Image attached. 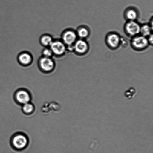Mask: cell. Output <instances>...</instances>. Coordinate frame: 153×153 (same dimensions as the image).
<instances>
[{"instance_id":"6da1fadb","label":"cell","mask_w":153,"mask_h":153,"mask_svg":"<svg viewBox=\"0 0 153 153\" xmlns=\"http://www.w3.org/2000/svg\"><path fill=\"white\" fill-rule=\"evenodd\" d=\"M29 140L26 135L19 133L13 135L11 140L12 147L15 150L22 151L27 147Z\"/></svg>"},{"instance_id":"7a4b0ae2","label":"cell","mask_w":153,"mask_h":153,"mask_svg":"<svg viewBox=\"0 0 153 153\" xmlns=\"http://www.w3.org/2000/svg\"><path fill=\"white\" fill-rule=\"evenodd\" d=\"M78 38L76 31L73 29H68L63 32L61 40L67 46V50L73 51V46Z\"/></svg>"},{"instance_id":"3957f363","label":"cell","mask_w":153,"mask_h":153,"mask_svg":"<svg viewBox=\"0 0 153 153\" xmlns=\"http://www.w3.org/2000/svg\"><path fill=\"white\" fill-rule=\"evenodd\" d=\"M39 68L43 73H49L55 69V64L52 58H47L42 56L38 62Z\"/></svg>"},{"instance_id":"277c9868","label":"cell","mask_w":153,"mask_h":153,"mask_svg":"<svg viewBox=\"0 0 153 153\" xmlns=\"http://www.w3.org/2000/svg\"><path fill=\"white\" fill-rule=\"evenodd\" d=\"M131 45L135 50L142 51L147 48L149 43L147 37L139 34L132 38Z\"/></svg>"},{"instance_id":"5b68a950","label":"cell","mask_w":153,"mask_h":153,"mask_svg":"<svg viewBox=\"0 0 153 153\" xmlns=\"http://www.w3.org/2000/svg\"><path fill=\"white\" fill-rule=\"evenodd\" d=\"M49 48L53 55L57 57L63 56L67 50V46L61 39H54Z\"/></svg>"},{"instance_id":"8992f818","label":"cell","mask_w":153,"mask_h":153,"mask_svg":"<svg viewBox=\"0 0 153 153\" xmlns=\"http://www.w3.org/2000/svg\"><path fill=\"white\" fill-rule=\"evenodd\" d=\"M140 26L136 21H127L124 25V31L127 36L132 38L140 34Z\"/></svg>"},{"instance_id":"52a82bcc","label":"cell","mask_w":153,"mask_h":153,"mask_svg":"<svg viewBox=\"0 0 153 153\" xmlns=\"http://www.w3.org/2000/svg\"><path fill=\"white\" fill-rule=\"evenodd\" d=\"M121 38L120 36L116 33H109L106 37V44L109 48L114 50L121 45Z\"/></svg>"},{"instance_id":"ba28073f","label":"cell","mask_w":153,"mask_h":153,"mask_svg":"<svg viewBox=\"0 0 153 153\" xmlns=\"http://www.w3.org/2000/svg\"><path fill=\"white\" fill-rule=\"evenodd\" d=\"M14 98L16 103L22 105L25 103L30 102L31 96L27 90L21 88L16 91L14 94Z\"/></svg>"},{"instance_id":"9c48e42d","label":"cell","mask_w":153,"mask_h":153,"mask_svg":"<svg viewBox=\"0 0 153 153\" xmlns=\"http://www.w3.org/2000/svg\"><path fill=\"white\" fill-rule=\"evenodd\" d=\"M89 49V45L86 40L79 39L74 43L73 51H74L76 55L82 56L88 53Z\"/></svg>"},{"instance_id":"30bf717a","label":"cell","mask_w":153,"mask_h":153,"mask_svg":"<svg viewBox=\"0 0 153 153\" xmlns=\"http://www.w3.org/2000/svg\"><path fill=\"white\" fill-rule=\"evenodd\" d=\"M18 62L24 67L30 66L33 62L32 55L29 52L24 51L21 52L17 57Z\"/></svg>"},{"instance_id":"8fae6325","label":"cell","mask_w":153,"mask_h":153,"mask_svg":"<svg viewBox=\"0 0 153 153\" xmlns=\"http://www.w3.org/2000/svg\"><path fill=\"white\" fill-rule=\"evenodd\" d=\"M139 12L136 9L129 7L126 10L124 16L127 21H136L139 16Z\"/></svg>"},{"instance_id":"7c38bea8","label":"cell","mask_w":153,"mask_h":153,"mask_svg":"<svg viewBox=\"0 0 153 153\" xmlns=\"http://www.w3.org/2000/svg\"><path fill=\"white\" fill-rule=\"evenodd\" d=\"M76 32L78 38L84 40H85L89 36L91 33L88 27L85 25L79 27Z\"/></svg>"},{"instance_id":"4fadbf2b","label":"cell","mask_w":153,"mask_h":153,"mask_svg":"<svg viewBox=\"0 0 153 153\" xmlns=\"http://www.w3.org/2000/svg\"><path fill=\"white\" fill-rule=\"evenodd\" d=\"M53 40L51 36L49 34H44L40 37L39 41L42 46L45 48L49 47Z\"/></svg>"},{"instance_id":"5bb4252c","label":"cell","mask_w":153,"mask_h":153,"mask_svg":"<svg viewBox=\"0 0 153 153\" xmlns=\"http://www.w3.org/2000/svg\"><path fill=\"white\" fill-rule=\"evenodd\" d=\"M153 28L148 24H144L140 26V34L145 37H148L152 34Z\"/></svg>"},{"instance_id":"9a60e30c","label":"cell","mask_w":153,"mask_h":153,"mask_svg":"<svg viewBox=\"0 0 153 153\" xmlns=\"http://www.w3.org/2000/svg\"><path fill=\"white\" fill-rule=\"evenodd\" d=\"M22 111L25 114L30 115L33 113L34 107L33 105L28 102L22 105Z\"/></svg>"},{"instance_id":"2e32d148","label":"cell","mask_w":153,"mask_h":153,"mask_svg":"<svg viewBox=\"0 0 153 153\" xmlns=\"http://www.w3.org/2000/svg\"><path fill=\"white\" fill-rule=\"evenodd\" d=\"M136 94V91L134 88L131 87L129 88L124 93V96L128 100H131L134 97Z\"/></svg>"},{"instance_id":"e0dca14e","label":"cell","mask_w":153,"mask_h":153,"mask_svg":"<svg viewBox=\"0 0 153 153\" xmlns=\"http://www.w3.org/2000/svg\"><path fill=\"white\" fill-rule=\"evenodd\" d=\"M53 56V52L49 47L45 48L42 51V56L47 58H52Z\"/></svg>"},{"instance_id":"ac0fdd59","label":"cell","mask_w":153,"mask_h":153,"mask_svg":"<svg viewBox=\"0 0 153 153\" xmlns=\"http://www.w3.org/2000/svg\"><path fill=\"white\" fill-rule=\"evenodd\" d=\"M153 36L152 34H151L149 36L147 37L148 42H149V45H153Z\"/></svg>"}]
</instances>
